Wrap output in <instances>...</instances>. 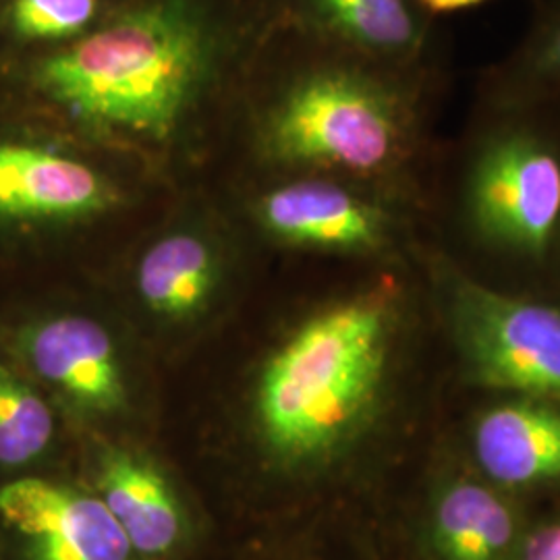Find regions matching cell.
<instances>
[{
	"mask_svg": "<svg viewBox=\"0 0 560 560\" xmlns=\"http://www.w3.org/2000/svg\"><path fill=\"white\" fill-rule=\"evenodd\" d=\"M0 517L32 560H131L133 548L101 497L42 478L0 488Z\"/></svg>",
	"mask_w": 560,
	"mask_h": 560,
	"instance_id": "8992f818",
	"label": "cell"
},
{
	"mask_svg": "<svg viewBox=\"0 0 560 560\" xmlns=\"http://www.w3.org/2000/svg\"><path fill=\"white\" fill-rule=\"evenodd\" d=\"M430 11L434 13H451V11H459V9H467L474 4H480L486 0H421Z\"/></svg>",
	"mask_w": 560,
	"mask_h": 560,
	"instance_id": "d6986e66",
	"label": "cell"
},
{
	"mask_svg": "<svg viewBox=\"0 0 560 560\" xmlns=\"http://www.w3.org/2000/svg\"><path fill=\"white\" fill-rule=\"evenodd\" d=\"M399 307L374 289L303 322L266 361L256 420L268 451L291 465L337 457L381 405L395 353Z\"/></svg>",
	"mask_w": 560,
	"mask_h": 560,
	"instance_id": "6da1fadb",
	"label": "cell"
},
{
	"mask_svg": "<svg viewBox=\"0 0 560 560\" xmlns=\"http://www.w3.org/2000/svg\"><path fill=\"white\" fill-rule=\"evenodd\" d=\"M136 282L148 310L168 320H185L201 312L214 293L219 260L200 237L168 235L145 252Z\"/></svg>",
	"mask_w": 560,
	"mask_h": 560,
	"instance_id": "4fadbf2b",
	"label": "cell"
},
{
	"mask_svg": "<svg viewBox=\"0 0 560 560\" xmlns=\"http://www.w3.org/2000/svg\"><path fill=\"white\" fill-rule=\"evenodd\" d=\"M98 490L133 552L162 557L175 548L183 532L179 502L152 463L120 448L104 453Z\"/></svg>",
	"mask_w": 560,
	"mask_h": 560,
	"instance_id": "7c38bea8",
	"label": "cell"
},
{
	"mask_svg": "<svg viewBox=\"0 0 560 560\" xmlns=\"http://www.w3.org/2000/svg\"><path fill=\"white\" fill-rule=\"evenodd\" d=\"M511 560H560V521L541 525L521 538Z\"/></svg>",
	"mask_w": 560,
	"mask_h": 560,
	"instance_id": "e0dca14e",
	"label": "cell"
},
{
	"mask_svg": "<svg viewBox=\"0 0 560 560\" xmlns=\"http://www.w3.org/2000/svg\"><path fill=\"white\" fill-rule=\"evenodd\" d=\"M538 69L546 75L560 78V21L552 27L538 52Z\"/></svg>",
	"mask_w": 560,
	"mask_h": 560,
	"instance_id": "ac0fdd59",
	"label": "cell"
},
{
	"mask_svg": "<svg viewBox=\"0 0 560 560\" xmlns=\"http://www.w3.org/2000/svg\"><path fill=\"white\" fill-rule=\"evenodd\" d=\"M407 113L399 96L353 71L295 83L266 122V148L287 164L376 173L399 156Z\"/></svg>",
	"mask_w": 560,
	"mask_h": 560,
	"instance_id": "3957f363",
	"label": "cell"
},
{
	"mask_svg": "<svg viewBox=\"0 0 560 560\" xmlns=\"http://www.w3.org/2000/svg\"><path fill=\"white\" fill-rule=\"evenodd\" d=\"M520 520L501 490L486 480L451 476L430 509V546L436 560H511Z\"/></svg>",
	"mask_w": 560,
	"mask_h": 560,
	"instance_id": "8fae6325",
	"label": "cell"
},
{
	"mask_svg": "<svg viewBox=\"0 0 560 560\" xmlns=\"http://www.w3.org/2000/svg\"><path fill=\"white\" fill-rule=\"evenodd\" d=\"M471 453L483 480L499 490L560 481V402L513 397L471 423Z\"/></svg>",
	"mask_w": 560,
	"mask_h": 560,
	"instance_id": "52a82bcc",
	"label": "cell"
},
{
	"mask_svg": "<svg viewBox=\"0 0 560 560\" xmlns=\"http://www.w3.org/2000/svg\"><path fill=\"white\" fill-rule=\"evenodd\" d=\"M25 351L44 381L92 413H117L127 384L110 332L83 316H62L27 332Z\"/></svg>",
	"mask_w": 560,
	"mask_h": 560,
	"instance_id": "30bf717a",
	"label": "cell"
},
{
	"mask_svg": "<svg viewBox=\"0 0 560 560\" xmlns=\"http://www.w3.org/2000/svg\"><path fill=\"white\" fill-rule=\"evenodd\" d=\"M98 0H13L11 25L32 40L78 36L94 20Z\"/></svg>",
	"mask_w": 560,
	"mask_h": 560,
	"instance_id": "2e32d148",
	"label": "cell"
},
{
	"mask_svg": "<svg viewBox=\"0 0 560 560\" xmlns=\"http://www.w3.org/2000/svg\"><path fill=\"white\" fill-rule=\"evenodd\" d=\"M312 7L328 30L368 50L400 55L420 42L407 0H312Z\"/></svg>",
	"mask_w": 560,
	"mask_h": 560,
	"instance_id": "5bb4252c",
	"label": "cell"
},
{
	"mask_svg": "<svg viewBox=\"0 0 560 560\" xmlns=\"http://www.w3.org/2000/svg\"><path fill=\"white\" fill-rule=\"evenodd\" d=\"M444 316L467 376L513 397L560 402V307L442 272Z\"/></svg>",
	"mask_w": 560,
	"mask_h": 560,
	"instance_id": "277c9868",
	"label": "cell"
},
{
	"mask_svg": "<svg viewBox=\"0 0 560 560\" xmlns=\"http://www.w3.org/2000/svg\"><path fill=\"white\" fill-rule=\"evenodd\" d=\"M465 210L486 243L544 256L560 229L559 154L527 129L497 133L471 162Z\"/></svg>",
	"mask_w": 560,
	"mask_h": 560,
	"instance_id": "5b68a950",
	"label": "cell"
},
{
	"mask_svg": "<svg viewBox=\"0 0 560 560\" xmlns=\"http://www.w3.org/2000/svg\"><path fill=\"white\" fill-rule=\"evenodd\" d=\"M264 226L279 240L326 252H370L386 240L378 206L326 180H300L270 191L260 203Z\"/></svg>",
	"mask_w": 560,
	"mask_h": 560,
	"instance_id": "9c48e42d",
	"label": "cell"
},
{
	"mask_svg": "<svg viewBox=\"0 0 560 560\" xmlns=\"http://www.w3.org/2000/svg\"><path fill=\"white\" fill-rule=\"evenodd\" d=\"M55 421L40 395L0 363V463L23 465L44 453Z\"/></svg>",
	"mask_w": 560,
	"mask_h": 560,
	"instance_id": "9a60e30c",
	"label": "cell"
},
{
	"mask_svg": "<svg viewBox=\"0 0 560 560\" xmlns=\"http://www.w3.org/2000/svg\"><path fill=\"white\" fill-rule=\"evenodd\" d=\"M117 191L85 162L0 141V217L13 221H67L117 203Z\"/></svg>",
	"mask_w": 560,
	"mask_h": 560,
	"instance_id": "ba28073f",
	"label": "cell"
},
{
	"mask_svg": "<svg viewBox=\"0 0 560 560\" xmlns=\"http://www.w3.org/2000/svg\"><path fill=\"white\" fill-rule=\"evenodd\" d=\"M210 57L200 15L159 0L42 60L34 80L81 125L164 140L198 98Z\"/></svg>",
	"mask_w": 560,
	"mask_h": 560,
	"instance_id": "7a4b0ae2",
	"label": "cell"
}]
</instances>
